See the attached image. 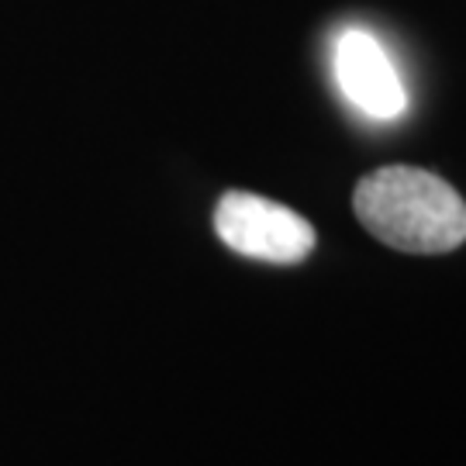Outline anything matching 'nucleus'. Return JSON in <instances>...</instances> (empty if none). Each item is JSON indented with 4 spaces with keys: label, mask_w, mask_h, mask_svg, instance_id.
Instances as JSON below:
<instances>
[{
    "label": "nucleus",
    "mask_w": 466,
    "mask_h": 466,
    "mask_svg": "<svg viewBox=\"0 0 466 466\" xmlns=\"http://www.w3.org/2000/svg\"><path fill=\"white\" fill-rule=\"evenodd\" d=\"M352 211L373 238L398 252L439 256L466 242V200L429 169H373L356 184Z\"/></svg>",
    "instance_id": "nucleus-1"
},
{
    "label": "nucleus",
    "mask_w": 466,
    "mask_h": 466,
    "mask_svg": "<svg viewBox=\"0 0 466 466\" xmlns=\"http://www.w3.org/2000/svg\"><path fill=\"white\" fill-rule=\"evenodd\" d=\"M218 238L238 256L294 267L315 249V228L308 218L246 190H228L215 208Z\"/></svg>",
    "instance_id": "nucleus-2"
},
{
    "label": "nucleus",
    "mask_w": 466,
    "mask_h": 466,
    "mask_svg": "<svg viewBox=\"0 0 466 466\" xmlns=\"http://www.w3.org/2000/svg\"><path fill=\"white\" fill-rule=\"evenodd\" d=\"M335 84L356 111L390 121L408 107V94L383 46L363 28H350L335 42Z\"/></svg>",
    "instance_id": "nucleus-3"
}]
</instances>
